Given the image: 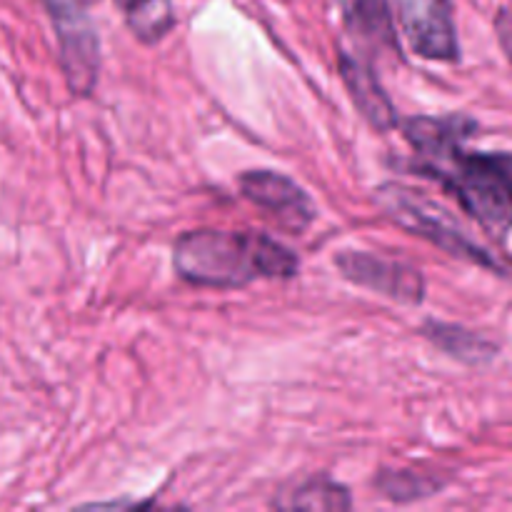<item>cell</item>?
<instances>
[{"label": "cell", "mask_w": 512, "mask_h": 512, "mask_svg": "<svg viewBox=\"0 0 512 512\" xmlns=\"http://www.w3.org/2000/svg\"><path fill=\"white\" fill-rule=\"evenodd\" d=\"M58 38L60 68L73 95H90L98 83L100 40L83 0H43Z\"/></svg>", "instance_id": "obj_4"}, {"label": "cell", "mask_w": 512, "mask_h": 512, "mask_svg": "<svg viewBox=\"0 0 512 512\" xmlns=\"http://www.w3.org/2000/svg\"><path fill=\"white\" fill-rule=\"evenodd\" d=\"M125 23L135 38L145 45H155L173 30V0H120Z\"/></svg>", "instance_id": "obj_11"}, {"label": "cell", "mask_w": 512, "mask_h": 512, "mask_svg": "<svg viewBox=\"0 0 512 512\" xmlns=\"http://www.w3.org/2000/svg\"><path fill=\"white\" fill-rule=\"evenodd\" d=\"M335 265L345 280L375 290L385 298H393L403 305H420L425 300L423 273L403 260L383 258L363 250H343L335 255Z\"/></svg>", "instance_id": "obj_6"}, {"label": "cell", "mask_w": 512, "mask_h": 512, "mask_svg": "<svg viewBox=\"0 0 512 512\" xmlns=\"http://www.w3.org/2000/svg\"><path fill=\"white\" fill-rule=\"evenodd\" d=\"M395 5L400 28L415 53L440 63L460 58L453 0H395Z\"/></svg>", "instance_id": "obj_5"}, {"label": "cell", "mask_w": 512, "mask_h": 512, "mask_svg": "<svg viewBox=\"0 0 512 512\" xmlns=\"http://www.w3.org/2000/svg\"><path fill=\"white\" fill-rule=\"evenodd\" d=\"M180 280L195 288L233 290L263 278H293L300 260L278 240L243 230H190L173 250Z\"/></svg>", "instance_id": "obj_2"}, {"label": "cell", "mask_w": 512, "mask_h": 512, "mask_svg": "<svg viewBox=\"0 0 512 512\" xmlns=\"http://www.w3.org/2000/svg\"><path fill=\"white\" fill-rule=\"evenodd\" d=\"M495 35H498V43L503 48L505 58L512 65V8H500L495 15Z\"/></svg>", "instance_id": "obj_14"}, {"label": "cell", "mask_w": 512, "mask_h": 512, "mask_svg": "<svg viewBox=\"0 0 512 512\" xmlns=\"http://www.w3.org/2000/svg\"><path fill=\"white\" fill-rule=\"evenodd\" d=\"M415 150V170L438 180L488 230L503 238L512 228V155L468 153L463 140L478 125L463 115L400 120Z\"/></svg>", "instance_id": "obj_1"}, {"label": "cell", "mask_w": 512, "mask_h": 512, "mask_svg": "<svg viewBox=\"0 0 512 512\" xmlns=\"http://www.w3.org/2000/svg\"><path fill=\"white\" fill-rule=\"evenodd\" d=\"M338 65L340 78H343L345 88H348L350 98H353L360 115H363L375 130H383V133L385 130L398 128V113H395L393 103H390V98L385 95L383 85H380L373 68H370L363 58H358V55H350L348 50H340Z\"/></svg>", "instance_id": "obj_9"}, {"label": "cell", "mask_w": 512, "mask_h": 512, "mask_svg": "<svg viewBox=\"0 0 512 512\" xmlns=\"http://www.w3.org/2000/svg\"><path fill=\"white\" fill-rule=\"evenodd\" d=\"M340 18L353 43L365 55H398L393 10L388 0H338Z\"/></svg>", "instance_id": "obj_8"}, {"label": "cell", "mask_w": 512, "mask_h": 512, "mask_svg": "<svg viewBox=\"0 0 512 512\" xmlns=\"http://www.w3.org/2000/svg\"><path fill=\"white\" fill-rule=\"evenodd\" d=\"M448 485V480H440L428 473H413V470H385L375 480V488L380 495H385L393 503H413V500L430 498V495L440 493Z\"/></svg>", "instance_id": "obj_13"}, {"label": "cell", "mask_w": 512, "mask_h": 512, "mask_svg": "<svg viewBox=\"0 0 512 512\" xmlns=\"http://www.w3.org/2000/svg\"><path fill=\"white\" fill-rule=\"evenodd\" d=\"M240 190L250 203L268 210L283 228L303 233L315 220V203L288 175L273 170H250L240 175Z\"/></svg>", "instance_id": "obj_7"}, {"label": "cell", "mask_w": 512, "mask_h": 512, "mask_svg": "<svg viewBox=\"0 0 512 512\" xmlns=\"http://www.w3.org/2000/svg\"><path fill=\"white\" fill-rule=\"evenodd\" d=\"M375 203L383 208V213L393 223L410 230L413 235L430 240L445 253L470 260V263L485 265V268L500 270V265L490 258L488 250H483L475 240H470L445 210H440L438 205L425 200L415 190L398 183H385L375 190Z\"/></svg>", "instance_id": "obj_3"}, {"label": "cell", "mask_w": 512, "mask_h": 512, "mask_svg": "<svg viewBox=\"0 0 512 512\" xmlns=\"http://www.w3.org/2000/svg\"><path fill=\"white\" fill-rule=\"evenodd\" d=\"M278 508L288 510H350L353 508V498H350L345 485L333 483V480H310V483L300 485L298 490L290 493L288 500H278Z\"/></svg>", "instance_id": "obj_12"}, {"label": "cell", "mask_w": 512, "mask_h": 512, "mask_svg": "<svg viewBox=\"0 0 512 512\" xmlns=\"http://www.w3.org/2000/svg\"><path fill=\"white\" fill-rule=\"evenodd\" d=\"M420 333H423L435 348L453 355V358H458L460 363L465 365H485L498 355V345L490 343V340L483 338V335L473 333V330L460 328V325L435 323V320H428Z\"/></svg>", "instance_id": "obj_10"}]
</instances>
